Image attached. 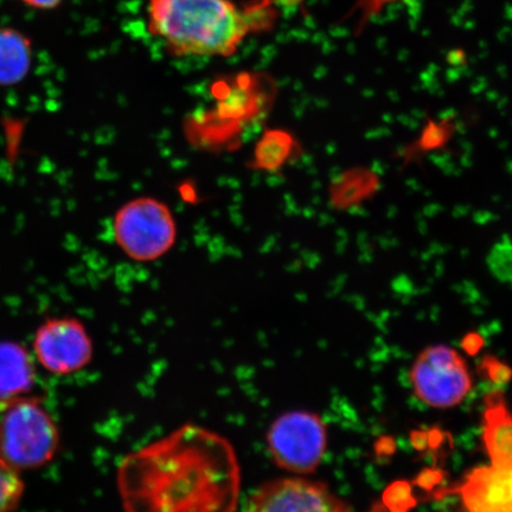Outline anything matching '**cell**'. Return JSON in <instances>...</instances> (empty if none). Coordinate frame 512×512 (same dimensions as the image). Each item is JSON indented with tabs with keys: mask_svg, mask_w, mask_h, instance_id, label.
<instances>
[{
	"mask_svg": "<svg viewBox=\"0 0 512 512\" xmlns=\"http://www.w3.org/2000/svg\"><path fill=\"white\" fill-rule=\"evenodd\" d=\"M117 488L126 511L230 512L239 504L241 467L227 438L187 424L127 454Z\"/></svg>",
	"mask_w": 512,
	"mask_h": 512,
	"instance_id": "1",
	"label": "cell"
},
{
	"mask_svg": "<svg viewBox=\"0 0 512 512\" xmlns=\"http://www.w3.org/2000/svg\"><path fill=\"white\" fill-rule=\"evenodd\" d=\"M274 0H149L147 28L178 56L228 57L245 38L274 27Z\"/></svg>",
	"mask_w": 512,
	"mask_h": 512,
	"instance_id": "2",
	"label": "cell"
},
{
	"mask_svg": "<svg viewBox=\"0 0 512 512\" xmlns=\"http://www.w3.org/2000/svg\"><path fill=\"white\" fill-rule=\"evenodd\" d=\"M60 431L38 398L4 402L0 412V459L18 471L40 469L60 448Z\"/></svg>",
	"mask_w": 512,
	"mask_h": 512,
	"instance_id": "3",
	"label": "cell"
},
{
	"mask_svg": "<svg viewBox=\"0 0 512 512\" xmlns=\"http://www.w3.org/2000/svg\"><path fill=\"white\" fill-rule=\"evenodd\" d=\"M113 229L121 251L139 262L162 258L177 240L174 214L164 202L152 197L127 202L115 214Z\"/></svg>",
	"mask_w": 512,
	"mask_h": 512,
	"instance_id": "4",
	"label": "cell"
},
{
	"mask_svg": "<svg viewBox=\"0 0 512 512\" xmlns=\"http://www.w3.org/2000/svg\"><path fill=\"white\" fill-rule=\"evenodd\" d=\"M266 440L279 469L310 475L317 471L328 448V426L317 413L286 412L273 421Z\"/></svg>",
	"mask_w": 512,
	"mask_h": 512,
	"instance_id": "5",
	"label": "cell"
},
{
	"mask_svg": "<svg viewBox=\"0 0 512 512\" xmlns=\"http://www.w3.org/2000/svg\"><path fill=\"white\" fill-rule=\"evenodd\" d=\"M409 376L416 398L435 409L459 406L473 387L470 369L462 355L444 344L422 350Z\"/></svg>",
	"mask_w": 512,
	"mask_h": 512,
	"instance_id": "6",
	"label": "cell"
},
{
	"mask_svg": "<svg viewBox=\"0 0 512 512\" xmlns=\"http://www.w3.org/2000/svg\"><path fill=\"white\" fill-rule=\"evenodd\" d=\"M34 351L44 369L60 376L79 373L92 362L94 354L86 326L73 317L44 320L34 337Z\"/></svg>",
	"mask_w": 512,
	"mask_h": 512,
	"instance_id": "7",
	"label": "cell"
},
{
	"mask_svg": "<svg viewBox=\"0 0 512 512\" xmlns=\"http://www.w3.org/2000/svg\"><path fill=\"white\" fill-rule=\"evenodd\" d=\"M252 512H347L351 505L316 480L285 477L268 480L248 497Z\"/></svg>",
	"mask_w": 512,
	"mask_h": 512,
	"instance_id": "8",
	"label": "cell"
},
{
	"mask_svg": "<svg viewBox=\"0 0 512 512\" xmlns=\"http://www.w3.org/2000/svg\"><path fill=\"white\" fill-rule=\"evenodd\" d=\"M435 494L458 495L464 509L471 512H510L512 466H478L456 488L440 489Z\"/></svg>",
	"mask_w": 512,
	"mask_h": 512,
	"instance_id": "9",
	"label": "cell"
},
{
	"mask_svg": "<svg viewBox=\"0 0 512 512\" xmlns=\"http://www.w3.org/2000/svg\"><path fill=\"white\" fill-rule=\"evenodd\" d=\"M483 441L491 464L512 466V422L504 393L497 388L484 398Z\"/></svg>",
	"mask_w": 512,
	"mask_h": 512,
	"instance_id": "10",
	"label": "cell"
},
{
	"mask_svg": "<svg viewBox=\"0 0 512 512\" xmlns=\"http://www.w3.org/2000/svg\"><path fill=\"white\" fill-rule=\"evenodd\" d=\"M35 383V363L28 350L16 342H0V401L27 395Z\"/></svg>",
	"mask_w": 512,
	"mask_h": 512,
	"instance_id": "11",
	"label": "cell"
},
{
	"mask_svg": "<svg viewBox=\"0 0 512 512\" xmlns=\"http://www.w3.org/2000/svg\"><path fill=\"white\" fill-rule=\"evenodd\" d=\"M32 64V42L23 31L0 27V87H14L27 78Z\"/></svg>",
	"mask_w": 512,
	"mask_h": 512,
	"instance_id": "12",
	"label": "cell"
},
{
	"mask_svg": "<svg viewBox=\"0 0 512 512\" xmlns=\"http://www.w3.org/2000/svg\"><path fill=\"white\" fill-rule=\"evenodd\" d=\"M380 188V179L367 169H352L335 179L330 200L336 209H350L368 200Z\"/></svg>",
	"mask_w": 512,
	"mask_h": 512,
	"instance_id": "13",
	"label": "cell"
},
{
	"mask_svg": "<svg viewBox=\"0 0 512 512\" xmlns=\"http://www.w3.org/2000/svg\"><path fill=\"white\" fill-rule=\"evenodd\" d=\"M300 147L296 138L283 130H268L256 145L254 168L262 171H279L297 155Z\"/></svg>",
	"mask_w": 512,
	"mask_h": 512,
	"instance_id": "14",
	"label": "cell"
},
{
	"mask_svg": "<svg viewBox=\"0 0 512 512\" xmlns=\"http://www.w3.org/2000/svg\"><path fill=\"white\" fill-rule=\"evenodd\" d=\"M25 490L21 473L0 459V512L16 510Z\"/></svg>",
	"mask_w": 512,
	"mask_h": 512,
	"instance_id": "15",
	"label": "cell"
},
{
	"mask_svg": "<svg viewBox=\"0 0 512 512\" xmlns=\"http://www.w3.org/2000/svg\"><path fill=\"white\" fill-rule=\"evenodd\" d=\"M383 508L393 512H405L418 505V499L413 495L412 483L407 480H396L389 484L382 495Z\"/></svg>",
	"mask_w": 512,
	"mask_h": 512,
	"instance_id": "16",
	"label": "cell"
},
{
	"mask_svg": "<svg viewBox=\"0 0 512 512\" xmlns=\"http://www.w3.org/2000/svg\"><path fill=\"white\" fill-rule=\"evenodd\" d=\"M454 126L448 121H430L422 132L418 142L419 152H430L441 149L451 139Z\"/></svg>",
	"mask_w": 512,
	"mask_h": 512,
	"instance_id": "17",
	"label": "cell"
},
{
	"mask_svg": "<svg viewBox=\"0 0 512 512\" xmlns=\"http://www.w3.org/2000/svg\"><path fill=\"white\" fill-rule=\"evenodd\" d=\"M511 243L508 236L492 247L488 256V265L492 274L501 281L511 278Z\"/></svg>",
	"mask_w": 512,
	"mask_h": 512,
	"instance_id": "18",
	"label": "cell"
},
{
	"mask_svg": "<svg viewBox=\"0 0 512 512\" xmlns=\"http://www.w3.org/2000/svg\"><path fill=\"white\" fill-rule=\"evenodd\" d=\"M478 373L482 379L502 387L511 379V370L508 364L499 360L496 356L485 355L479 364Z\"/></svg>",
	"mask_w": 512,
	"mask_h": 512,
	"instance_id": "19",
	"label": "cell"
},
{
	"mask_svg": "<svg viewBox=\"0 0 512 512\" xmlns=\"http://www.w3.org/2000/svg\"><path fill=\"white\" fill-rule=\"evenodd\" d=\"M443 478L444 473L438 469H424L414 479L413 484L426 491H432L437 488Z\"/></svg>",
	"mask_w": 512,
	"mask_h": 512,
	"instance_id": "20",
	"label": "cell"
},
{
	"mask_svg": "<svg viewBox=\"0 0 512 512\" xmlns=\"http://www.w3.org/2000/svg\"><path fill=\"white\" fill-rule=\"evenodd\" d=\"M484 338L477 332H470L462 341V348L467 355L476 356L484 348Z\"/></svg>",
	"mask_w": 512,
	"mask_h": 512,
	"instance_id": "21",
	"label": "cell"
},
{
	"mask_svg": "<svg viewBox=\"0 0 512 512\" xmlns=\"http://www.w3.org/2000/svg\"><path fill=\"white\" fill-rule=\"evenodd\" d=\"M19 2L31 9L48 11L59 8L63 0H19Z\"/></svg>",
	"mask_w": 512,
	"mask_h": 512,
	"instance_id": "22",
	"label": "cell"
},
{
	"mask_svg": "<svg viewBox=\"0 0 512 512\" xmlns=\"http://www.w3.org/2000/svg\"><path fill=\"white\" fill-rule=\"evenodd\" d=\"M377 456L388 457L392 456L395 451V443L392 438L384 437L377 441L375 446Z\"/></svg>",
	"mask_w": 512,
	"mask_h": 512,
	"instance_id": "23",
	"label": "cell"
},
{
	"mask_svg": "<svg viewBox=\"0 0 512 512\" xmlns=\"http://www.w3.org/2000/svg\"><path fill=\"white\" fill-rule=\"evenodd\" d=\"M411 441L418 451H424L428 447V432L414 431L411 434Z\"/></svg>",
	"mask_w": 512,
	"mask_h": 512,
	"instance_id": "24",
	"label": "cell"
},
{
	"mask_svg": "<svg viewBox=\"0 0 512 512\" xmlns=\"http://www.w3.org/2000/svg\"><path fill=\"white\" fill-rule=\"evenodd\" d=\"M448 62L453 64V66H460V64L465 62V54L462 50H453L448 54Z\"/></svg>",
	"mask_w": 512,
	"mask_h": 512,
	"instance_id": "25",
	"label": "cell"
},
{
	"mask_svg": "<svg viewBox=\"0 0 512 512\" xmlns=\"http://www.w3.org/2000/svg\"><path fill=\"white\" fill-rule=\"evenodd\" d=\"M274 2L283 6H294L302 2V0H274Z\"/></svg>",
	"mask_w": 512,
	"mask_h": 512,
	"instance_id": "26",
	"label": "cell"
},
{
	"mask_svg": "<svg viewBox=\"0 0 512 512\" xmlns=\"http://www.w3.org/2000/svg\"><path fill=\"white\" fill-rule=\"evenodd\" d=\"M5 401H0V412H2L3 406Z\"/></svg>",
	"mask_w": 512,
	"mask_h": 512,
	"instance_id": "27",
	"label": "cell"
}]
</instances>
